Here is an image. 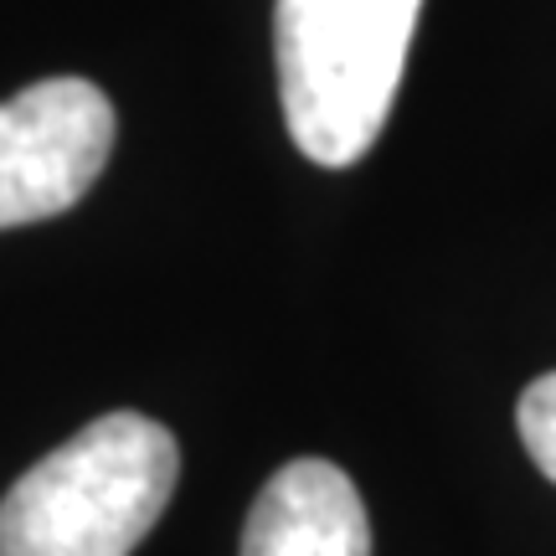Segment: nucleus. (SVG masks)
Instances as JSON below:
<instances>
[{
	"mask_svg": "<svg viewBox=\"0 0 556 556\" xmlns=\"http://www.w3.org/2000/svg\"><path fill=\"white\" fill-rule=\"evenodd\" d=\"M242 556H371V520L351 475L330 458H294L258 490Z\"/></svg>",
	"mask_w": 556,
	"mask_h": 556,
	"instance_id": "obj_4",
	"label": "nucleus"
},
{
	"mask_svg": "<svg viewBox=\"0 0 556 556\" xmlns=\"http://www.w3.org/2000/svg\"><path fill=\"white\" fill-rule=\"evenodd\" d=\"M114 150V103L88 78H41L0 103V227L73 212Z\"/></svg>",
	"mask_w": 556,
	"mask_h": 556,
	"instance_id": "obj_3",
	"label": "nucleus"
},
{
	"mask_svg": "<svg viewBox=\"0 0 556 556\" xmlns=\"http://www.w3.org/2000/svg\"><path fill=\"white\" fill-rule=\"evenodd\" d=\"M180 448L144 413H109L0 500V556H129L176 495Z\"/></svg>",
	"mask_w": 556,
	"mask_h": 556,
	"instance_id": "obj_1",
	"label": "nucleus"
},
{
	"mask_svg": "<svg viewBox=\"0 0 556 556\" xmlns=\"http://www.w3.org/2000/svg\"><path fill=\"white\" fill-rule=\"evenodd\" d=\"M422 0H278L274 62L283 124L304 160L356 165L397 103Z\"/></svg>",
	"mask_w": 556,
	"mask_h": 556,
	"instance_id": "obj_2",
	"label": "nucleus"
},
{
	"mask_svg": "<svg viewBox=\"0 0 556 556\" xmlns=\"http://www.w3.org/2000/svg\"><path fill=\"white\" fill-rule=\"evenodd\" d=\"M516 428H520L526 454L536 458V469L556 484V371L536 377L531 387H526V392H520Z\"/></svg>",
	"mask_w": 556,
	"mask_h": 556,
	"instance_id": "obj_5",
	"label": "nucleus"
}]
</instances>
